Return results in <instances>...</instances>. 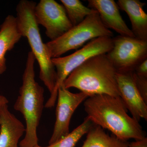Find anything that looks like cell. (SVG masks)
Here are the masks:
<instances>
[{"label": "cell", "mask_w": 147, "mask_h": 147, "mask_svg": "<svg viewBox=\"0 0 147 147\" xmlns=\"http://www.w3.org/2000/svg\"><path fill=\"white\" fill-rule=\"evenodd\" d=\"M38 146H39V145H38V146H35L34 147H38Z\"/></svg>", "instance_id": "7402d4cb"}, {"label": "cell", "mask_w": 147, "mask_h": 147, "mask_svg": "<svg viewBox=\"0 0 147 147\" xmlns=\"http://www.w3.org/2000/svg\"><path fill=\"white\" fill-rule=\"evenodd\" d=\"M113 46V37H100L90 40L71 55L52 58V62L57 72V81L54 91L45 103V107H54L57 98L58 88L74 69L93 57L107 54Z\"/></svg>", "instance_id": "8992f818"}, {"label": "cell", "mask_w": 147, "mask_h": 147, "mask_svg": "<svg viewBox=\"0 0 147 147\" xmlns=\"http://www.w3.org/2000/svg\"><path fill=\"white\" fill-rule=\"evenodd\" d=\"M36 3L21 0L16 7V21L22 36L28 40L40 68L39 78L47 87L50 94L55 89L57 72L45 43L42 41L38 25L35 18Z\"/></svg>", "instance_id": "277c9868"}, {"label": "cell", "mask_w": 147, "mask_h": 147, "mask_svg": "<svg viewBox=\"0 0 147 147\" xmlns=\"http://www.w3.org/2000/svg\"><path fill=\"white\" fill-rule=\"evenodd\" d=\"M37 23L45 29L51 40L59 38L73 27L62 5L55 0H40L34 8Z\"/></svg>", "instance_id": "ba28073f"}, {"label": "cell", "mask_w": 147, "mask_h": 147, "mask_svg": "<svg viewBox=\"0 0 147 147\" xmlns=\"http://www.w3.org/2000/svg\"><path fill=\"white\" fill-rule=\"evenodd\" d=\"M133 76L136 86L141 96L147 103V77L139 76L133 71Z\"/></svg>", "instance_id": "ac0fdd59"}, {"label": "cell", "mask_w": 147, "mask_h": 147, "mask_svg": "<svg viewBox=\"0 0 147 147\" xmlns=\"http://www.w3.org/2000/svg\"><path fill=\"white\" fill-rule=\"evenodd\" d=\"M94 125L92 122L86 117L84 119V121L82 124L65 137L54 144L44 147H74L79 140L88 132ZM38 147H42L39 146Z\"/></svg>", "instance_id": "e0dca14e"}, {"label": "cell", "mask_w": 147, "mask_h": 147, "mask_svg": "<svg viewBox=\"0 0 147 147\" xmlns=\"http://www.w3.org/2000/svg\"><path fill=\"white\" fill-rule=\"evenodd\" d=\"M117 69L106 54L93 57L73 70L64 82L66 89L74 88L90 96L107 94L120 96Z\"/></svg>", "instance_id": "7a4b0ae2"}, {"label": "cell", "mask_w": 147, "mask_h": 147, "mask_svg": "<svg viewBox=\"0 0 147 147\" xmlns=\"http://www.w3.org/2000/svg\"><path fill=\"white\" fill-rule=\"evenodd\" d=\"M129 142L107 134L104 129L94 125L87 133L82 147H129Z\"/></svg>", "instance_id": "9a60e30c"}, {"label": "cell", "mask_w": 147, "mask_h": 147, "mask_svg": "<svg viewBox=\"0 0 147 147\" xmlns=\"http://www.w3.org/2000/svg\"><path fill=\"white\" fill-rule=\"evenodd\" d=\"M36 59L31 51L28 53L23 83L13 108L23 115L26 121V134L19 147H34L38 145L37 130L44 108V90L35 80Z\"/></svg>", "instance_id": "3957f363"}, {"label": "cell", "mask_w": 147, "mask_h": 147, "mask_svg": "<svg viewBox=\"0 0 147 147\" xmlns=\"http://www.w3.org/2000/svg\"><path fill=\"white\" fill-rule=\"evenodd\" d=\"M9 101L8 99L3 95H0V108L5 104H8Z\"/></svg>", "instance_id": "44dd1931"}, {"label": "cell", "mask_w": 147, "mask_h": 147, "mask_svg": "<svg viewBox=\"0 0 147 147\" xmlns=\"http://www.w3.org/2000/svg\"><path fill=\"white\" fill-rule=\"evenodd\" d=\"M90 96L85 93L71 92L63 85L58 90L56 119L49 144H54L69 133V126L72 115L81 103Z\"/></svg>", "instance_id": "9c48e42d"}, {"label": "cell", "mask_w": 147, "mask_h": 147, "mask_svg": "<svg viewBox=\"0 0 147 147\" xmlns=\"http://www.w3.org/2000/svg\"><path fill=\"white\" fill-rule=\"evenodd\" d=\"M113 32L105 26L98 13L91 14L59 38L45 43L51 58L83 46L88 41L102 36L113 37Z\"/></svg>", "instance_id": "5b68a950"}, {"label": "cell", "mask_w": 147, "mask_h": 147, "mask_svg": "<svg viewBox=\"0 0 147 147\" xmlns=\"http://www.w3.org/2000/svg\"><path fill=\"white\" fill-rule=\"evenodd\" d=\"M84 106L87 117L93 123L108 129L121 140L138 141L146 137L139 122L127 114L120 96L94 95L85 100Z\"/></svg>", "instance_id": "6da1fadb"}, {"label": "cell", "mask_w": 147, "mask_h": 147, "mask_svg": "<svg viewBox=\"0 0 147 147\" xmlns=\"http://www.w3.org/2000/svg\"><path fill=\"white\" fill-rule=\"evenodd\" d=\"M60 1L73 26L80 24L87 16L96 12L84 5L79 0H61Z\"/></svg>", "instance_id": "2e32d148"}, {"label": "cell", "mask_w": 147, "mask_h": 147, "mask_svg": "<svg viewBox=\"0 0 147 147\" xmlns=\"http://www.w3.org/2000/svg\"><path fill=\"white\" fill-rule=\"evenodd\" d=\"M113 46L106 54L117 72L134 71L147 59V40L119 35L113 38Z\"/></svg>", "instance_id": "52a82bcc"}, {"label": "cell", "mask_w": 147, "mask_h": 147, "mask_svg": "<svg viewBox=\"0 0 147 147\" xmlns=\"http://www.w3.org/2000/svg\"><path fill=\"white\" fill-rule=\"evenodd\" d=\"M26 127L8 109L7 104L0 108V147H18Z\"/></svg>", "instance_id": "7c38bea8"}, {"label": "cell", "mask_w": 147, "mask_h": 147, "mask_svg": "<svg viewBox=\"0 0 147 147\" xmlns=\"http://www.w3.org/2000/svg\"><path fill=\"white\" fill-rule=\"evenodd\" d=\"M134 71L137 75L147 77V59L139 64Z\"/></svg>", "instance_id": "d6986e66"}, {"label": "cell", "mask_w": 147, "mask_h": 147, "mask_svg": "<svg viewBox=\"0 0 147 147\" xmlns=\"http://www.w3.org/2000/svg\"><path fill=\"white\" fill-rule=\"evenodd\" d=\"M129 147H147V138L129 143Z\"/></svg>", "instance_id": "ffe728a7"}, {"label": "cell", "mask_w": 147, "mask_h": 147, "mask_svg": "<svg viewBox=\"0 0 147 147\" xmlns=\"http://www.w3.org/2000/svg\"><path fill=\"white\" fill-rule=\"evenodd\" d=\"M88 7L96 11L106 28L122 36L135 37L120 13L117 4L114 0H88Z\"/></svg>", "instance_id": "8fae6325"}, {"label": "cell", "mask_w": 147, "mask_h": 147, "mask_svg": "<svg viewBox=\"0 0 147 147\" xmlns=\"http://www.w3.org/2000/svg\"><path fill=\"white\" fill-rule=\"evenodd\" d=\"M117 4L128 16L135 37L147 40V14L144 9L146 3L139 0H119Z\"/></svg>", "instance_id": "4fadbf2b"}, {"label": "cell", "mask_w": 147, "mask_h": 147, "mask_svg": "<svg viewBox=\"0 0 147 147\" xmlns=\"http://www.w3.org/2000/svg\"><path fill=\"white\" fill-rule=\"evenodd\" d=\"M120 96L132 115L139 122L147 120V103L137 89L132 72H117L116 76Z\"/></svg>", "instance_id": "30bf717a"}, {"label": "cell", "mask_w": 147, "mask_h": 147, "mask_svg": "<svg viewBox=\"0 0 147 147\" xmlns=\"http://www.w3.org/2000/svg\"><path fill=\"white\" fill-rule=\"evenodd\" d=\"M16 17L9 15L0 26V75L7 69L5 55L22 37Z\"/></svg>", "instance_id": "5bb4252c"}]
</instances>
